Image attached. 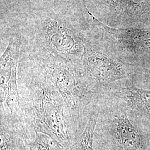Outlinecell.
I'll list each match as a JSON object with an SVG mask.
<instances>
[{"label": "cell", "instance_id": "cell-1", "mask_svg": "<svg viewBox=\"0 0 150 150\" xmlns=\"http://www.w3.org/2000/svg\"><path fill=\"white\" fill-rule=\"evenodd\" d=\"M21 54L40 61L56 60L83 71L92 24L83 0H39L30 12Z\"/></svg>", "mask_w": 150, "mask_h": 150}, {"label": "cell", "instance_id": "cell-2", "mask_svg": "<svg viewBox=\"0 0 150 150\" xmlns=\"http://www.w3.org/2000/svg\"><path fill=\"white\" fill-rule=\"evenodd\" d=\"M17 76L21 107L31 127L68 150L80 135L46 68L20 54Z\"/></svg>", "mask_w": 150, "mask_h": 150}, {"label": "cell", "instance_id": "cell-3", "mask_svg": "<svg viewBox=\"0 0 150 150\" xmlns=\"http://www.w3.org/2000/svg\"><path fill=\"white\" fill-rule=\"evenodd\" d=\"M35 61L48 71L81 136L91 116L98 111L101 94L87 79L83 71L56 60Z\"/></svg>", "mask_w": 150, "mask_h": 150}, {"label": "cell", "instance_id": "cell-4", "mask_svg": "<svg viewBox=\"0 0 150 150\" xmlns=\"http://www.w3.org/2000/svg\"><path fill=\"white\" fill-rule=\"evenodd\" d=\"M105 101L98 104L94 150H150V141L131 123L122 105Z\"/></svg>", "mask_w": 150, "mask_h": 150}, {"label": "cell", "instance_id": "cell-5", "mask_svg": "<svg viewBox=\"0 0 150 150\" xmlns=\"http://www.w3.org/2000/svg\"><path fill=\"white\" fill-rule=\"evenodd\" d=\"M21 33L8 39L0 61V118L18 125L35 133L22 110L18 87V66L21 54Z\"/></svg>", "mask_w": 150, "mask_h": 150}, {"label": "cell", "instance_id": "cell-6", "mask_svg": "<svg viewBox=\"0 0 150 150\" xmlns=\"http://www.w3.org/2000/svg\"><path fill=\"white\" fill-rule=\"evenodd\" d=\"M83 66L87 79L101 93L115 82L129 77L125 64L101 47L93 36L86 43Z\"/></svg>", "mask_w": 150, "mask_h": 150}, {"label": "cell", "instance_id": "cell-7", "mask_svg": "<svg viewBox=\"0 0 150 150\" xmlns=\"http://www.w3.org/2000/svg\"><path fill=\"white\" fill-rule=\"evenodd\" d=\"M91 21L101 30L105 38L116 51L123 52L138 47L150 46V33L134 29H120L108 27L100 21L91 11H88Z\"/></svg>", "mask_w": 150, "mask_h": 150}, {"label": "cell", "instance_id": "cell-8", "mask_svg": "<svg viewBox=\"0 0 150 150\" xmlns=\"http://www.w3.org/2000/svg\"><path fill=\"white\" fill-rule=\"evenodd\" d=\"M104 92L129 106L150 116V91L136 87L132 82L112 83L107 86Z\"/></svg>", "mask_w": 150, "mask_h": 150}, {"label": "cell", "instance_id": "cell-9", "mask_svg": "<svg viewBox=\"0 0 150 150\" xmlns=\"http://www.w3.org/2000/svg\"><path fill=\"white\" fill-rule=\"evenodd\" d=\"M35 136L10 121L0 118L1 150H31L28 141Z\"/></svg>", "mask_w": 150, "mask_h": 150}, {"label": "cell", "instance_id": "cell-10", "mask_svg": "<svg viewBox=\"0 0 150 150\" xmlns=\"http://www.w3.org/2000/svg\"><path fill=\"white\" fill-rule=\"evenodd\" d=\"M99 112L93 114L79 138L67 150H94L93 141Z\"/></svg>", "mask_w": 150, "mask_h": 150}, {"label": "cell", "instance_id": "cell-11", "mask_svg": "<svg viewBox=\"0 0 150 150\" xmlns=\"http://www.w3.org/2000/svg\"><path fill=\"white\" fill-rule=\"evenodd\" d=\"M33 139L28 141L31 150H63L55 145L50 137L46 134L35 132Z\"/></svg>", "mask_w": 150, "mask_h": 150}]
</instances>
